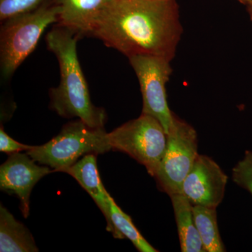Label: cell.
I'll list each match as a JSON object with an SVG mask.
<instances>
[{"mask_svg":"<svg viewBox=\"0 0 252 252\" xmlns=\"http://www.w3.org/2000/svg\"><path fill=\"white\" fill-rule=\"evenodd\" d=\"M182 33L177 0H112L91 35L127 58L149 55L172 61Z\"/></svg>","mask_w":252,"mask_h":252,"instance_id":"obj_1","label":"cell"},{"mask_svg":"<svg viewBox=\"0 0 252 252\" xmlns=\"http://www.w3.org/2000/svg\"><path fill=\"white\" fill-rule=\"evenodd\" d=\"M79 36L74 32L59 26L46 35L48 49L56 56L61 74L59 85L50 90V107L61 117L78 118L93 128H103L107 114L91 101L78 58Z\"/></svg>","mask_w":252,"mask_h":252,"instance_id":"obj_2","label":"cell"},{"mask_svg":"<svg viewBox=\"0 0 252 252\" xmlns=\"http://www.w3.org/2000/svg\"><path fill=\"white\" fill-rule=\"evenodd\" d=\"M60 6L43 4L37 9L4 21L0 32V67L8 79L35 49L43 32L58 23Z\"/></svg>","mask_w":252,"mask_h":252,"instance_id":"obj_3","label":"cell"},{"mask_svg":"<svg viewBox=\"0 0 252 252\" xmlns=\"http://www.w3.org/2000/svg\"><path fill=\"white\" fill-rule=\"evenodd\" d=\"M111 150L104 127L93 128L78 119L63 126L59 135L47 143L32 146L26 153L53 171L64 172L81 157L103 154Z\"/></svg>","mask_w":252,"mask_h":252,"instance_id":"obj_4","label":"cell"},{"mask_svg":"<svg viewBox=\"0 0 252 252\" xmlns=\"http://www.w3.org/2000/svg\"><path fill=\"white\" fill-rule=\"evenodd\" d=\"M112 150L124 152L144 165L154 177L165 149L167 136L155 118L143 114L107 132Z\"/></svg>","mask_w":252,"mask_h":252,"instance_id":"obj_5","label":"cell"},{"mask_svg":"<svg viewBox=\"0 0 252 252\" xmlns=\"http://www.w3.org/2000/svg\"><path fill=\"white\" fill-rule=\"evenodd\" d=\"M166 149L154 178L169 196L181 193L186 177L198 157V135L193 126L174 114Z\"/></svg>","mask_w":252,"mask_h":252,"instance_id":"obj_6","label":"cell"},{"mask_svg":"<svg viewBox=\"0 0 252 252\" xmlns=\"http://www.w3.org/2000/svg\"><path fill=\"white\" fill-rule=\"evenodd\" d=\"M128 59L140 83L142 113L157 119L168 133L174 117L167 103L166 92V84L172 73L171 61L149 55H137Z\"/></svg>","mask_w":252,"mask_h":252,"instance_id":"obj_7","label":"cell"},{"mask_svg":"<svg viewBox=\"0 0 252 252\" xmlns=\"http://www.w3.org/2000/svg\"><path fill=\"white\" fill-rule=\"evenodd\" d=\"M228 181V176L213 159L198 154L181 193L193 205L217 208L224 197Z\"/></svg>","mask_w":252,"mask_h":252,"instance_id":"obj_8","label":"cell"},{"mask_svg":"<svg viewBox=\"0 0 252 252\" xmlns=\"http://www.w3.org/2000/svg\"><path fill=\"white\" fill-rule=\"evenodd\" d=\"M27 153L10 154L0 167V188L3 191L16 195L23 217L30 213V197L38 182L53 172L46 165H38Z\"/></svg>","mask_w":252,"mask_h":252,"instance_id":"obj_9","label":"cell"},{"mask_svg":"<svg viewBox=\"0 0 252 252\" xmlns=\"http://www.w3.org/2000/svg\"><path fill=\"white\" fill-rule=\"evenodd\" d=\"M64 172L75 179L91 195L105 217L107 231L112 233L114 238L123 239L116 230L111 220L109 207L111 195L104 188L99 177L97 166V154H90L84 156Z\"/></svg>","mask_w":252,"mask_h":252,"instance_id":"obj_10","label":"cell"},{"mask_svg":"<svg viewBox=\"0 0 252 252\" xmlns=\"http://www.w3.org/2000/svg\"><path fill=\"white\" fill-rule=\"evenodd\" d=\"M112 0H59V26L91 35L97 18Z\"/></svg>","mask_w":252,"mask_h":252,"instance_id":"obj_11","label":"cell"},{"mask_svg":"<svg viewBox=\"0 0 252 252\" xmlns=\"http://www.w3.org/2000/svg\"><path fill=\"white\" fill-rule=\"evenodd\" d=\"M0 252H36L39 249L26 225L0 205Z\"/></svg>","mask_w":252,"mask_h":252,"instance_id":"obj_12","label":"cell"},{"mask_svg":"<svg viewBox=\"0 0 252 252\" xmlns=\"http://www.w3.org/2000/svg\"><path fill=\"white\" fill-rule=\"evenodd\" d=\"M182 252H205L201 238L194 221L193 205L182 193L170 196Z\"/></svg>","mask_w":252,"mask_h":252,"instance_id":"obj_13","label":"cell"},{"mask_svg":"<svg viewBox=\"0 0 252 252\" xmlns=\"http://www.w3.org/2000/svg\"><path fill=\"white\" fill-rule=\"evenodd\" d=\"M194 221L206 252H225L217 223V208L193 205Z\"/></svg>","mask_w":252,"mask_h":252,"instance_id":"obj_14","label":"cell"},{"mask_svg":"<svg viewBox=\"0 0 252 252\" xmlns=\"http://www.w3.org/2000/svg\"><path fill=\"white\" fill-rule=\"evenodd\" d=\"M111 220L118 233L123 239L127 238L136 249L141 252H157L141 235L132 222V219L120 208L112 196L109 198Z\"/></svg>","mask_w":252,"mask_h":252,"instance_id":"obj_15","label":"cell"},{"mask_svg":"<svg viewBox=\"0 0 252 252\" xmlns=\"http://www.w3.org/2000/svg\"><path fill=\"white\" fill-rule=\"evenodd\" d=\"M45 0H0V20L6 21L9 18L26 14L41 6Z\"/></svg>","mask_w":252,"mask_h":252,"instance_id":"obj_16","label":"cell"},{"mask_svg":"<svg viewBox=\"0 0 252 252\" xmlns=\"http://www.w3.org/2000/svg\"><path fill=\"white\" fill-rule=\"evenodd\" d=\"M232 178L236 185L246 189L252 195V152L247 151L245 157L232 170Z\"/></svg>","mask_w":252,"mask_h":252,"instance_id":"obj_17","label":"cell"},{"mask_svg":"<svg viewBox=\"0 0 252 252\" xmlns=\"http://www.w3.org/2000/svg\"><path fill=\"white\" fill-rule=\"evenodd\" d=\"M32 147V146L20 143L14 140L5 132L4 128L1 126L0 129V152L10 155L14 153H19L23 151L28 152Z\"/></svg>","mask_w":252,"mask_h":252,"instance_id":"obj_18","label":"cell"},{"mask_svg":"<svg viewBox=\"0 0 252 252\" xmlns=\"http://www.w3.org/2000/svg\"><path fill=\"white\" fill-rule=\"evenodd\" d=\"M238 1H240L242 4L247 5V6H250V4L252 3V0H238Z\"/></svg>","mask_w":252,"mask_h":252,"instance_id":"obj_19","label":"cell"},{"mask_svg":"<svg viewBox=\"0 0 252 252\" xmlns=\"http://www.w3.org/2000/svg\"><path fill=\"white\" fill-rule=\"evenodd\" d=\"M249 13H250V18H251V21L252 22V9H248Z\"/></svg>","mask_w":252,"mask_h":252,"instance_id":"obj_20","label":"cell"},{"mask_svg":"<svg viewBox=\"0 0 252 252\" xmlns=\"http://www.w3.org/2000/svg\"><path fill=\"white\" fill-rule=\"evenodd\" d=\"M248 9H252V1L251 4L248 6Z\"/></svg>","mask_w":252,"mask_h":252,"instance_id":"obj_21","label":"cell"}]
</instances>
